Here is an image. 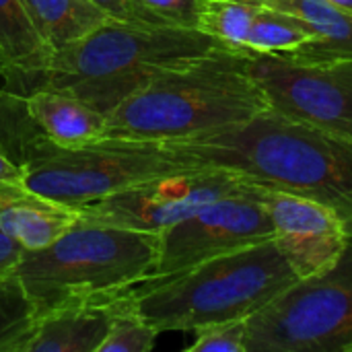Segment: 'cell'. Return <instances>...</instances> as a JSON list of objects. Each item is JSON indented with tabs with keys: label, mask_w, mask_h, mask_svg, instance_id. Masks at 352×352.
<instances>
[{
	"label": "cell",
	"mask_w": 352,
	"mask_h": 352,
	"mask_svg": "<svg viewBox=\"0 0 352 352\" xmlns=\"http://www.w3.org/2000/svg\"><path fill=\"white\" fill-rule=\"evenodd\" d=\"M163 142L182 167L231 169L334 206L352 237V140L266 109L248 122Z\"/></svg>",
	"instance_id": "6da1fadb"
},
{
	"label": "cell",
	"mask_w": 352,
	"mask_h": 352,
	"mask_svg": "<svg viewBox=\"0 0 352 352\" xmlns=\"http://www.w3.org/2000/svg\"><path fill=\"white\" fill-rule=\"evenodd\" d=\"M252 52L221 45L155 76L107 113V134L169 140L248 122L270 109L248 72Z\"/></svg>",
	"instance_id": "7a4b0ae2"
},
{
	"label": "cell",
	"mask_w": 352,
	"mask_h": 352,
	"mask_svg": "<svg viewBox=\"0 0 352 352\" xmlns=\"http://www.w3.org/2000/svg\"><path fill=\"white\" fill-rule=\"evenodd\" d=\"M221 45L225 43L192 27L111 19L76 43L56 50L41 87L72 93L107 116L167 68Z\"/></svg>",
	"instance_id": "3957f363"
},
{
	"label": "cell",
	"mask_w": 352,
	"mask_h": 352,
	"mask_svg": "<svg viewBox=\"0 0 352 352\" xmlns=\"http://www.w3.org/2000/svg\"><path fill=\"white\" fill-rule=\"evenodd\" d=\"M297 280L270 237L182 272L148 278L130 293L138 314L163 334L250 318Z\"/></svg>",
	"instance_id": "277c9868"
},
{
	"label": "cell",
	"mask_w": 352,
	"mask_h": 352,
	"mask_svg": "<svg viewBox=\"0 0 352 352\" xmlns=\"http://www.w3.org/2000/svg\"><path fill=\"white\" fill-rule=\"evenodd\" d=\"M161 235L78 219L41 250L23 252L14 272L35 316L56 307L116 299L153 278Z\"/></svg>",
	"instance_id": "5b68a950"
},
{
	"label": "cell",
	"mask_w": 352,
	"mask_h": 352,
	"mask_svg": "<svg viewBox=\"0 0 352 352\" xmlns=\"http://www.w3.org/2000/svg\"><path fill=\"white\" fill-rule=\"evenodd\" d=\"M23 182L54 200L82 206L184 169L163 140L105 136L82 146H60L43 134L14 132Z\"/></svg>",
	"instance_id": "8992f818"
},
{
	"label": "cell",
	"mask_w": 352,
	"mask_h": 352,
	"mask_svg": "<svg viewBox=\"0 0 352 352\" xmlns=\"http://www.w3.org/2000/svg\"><path fill=\"white\" fill-rule=\"evenodd\" d=\"M352 342V237L326 272L248 318V352H336Z\"/></svg>",
	"instance_id": "52a82bcc"
},
{
	"label": "cell",
	"mask_w": 352,
	"mask_h": 352,
	"mask_svg": "<svg viewBox=\"0 0 352 352\" xmlns=\"http://www.w3.org/2000/svg\"><path fill=\"white\" fill-rule=\"evenodd\" d=\"M258 184L223 167H184L134 188L78 206L80 219L97 225L163 233L225 196L243 194Z\"/></svg>",
	"instance_id": "ba28073f"
},
{
	"label": "cell",
	"mask_w": 352,
	"mask_h": 352,
	"mask_svg": "<svg viewBox=\"0 0 352 352\" xmlns=\"http://www.w3.org/2000/svg\"><path fill=\"white\" fill-rule=\"evenodd\" d=\"M248 72L272 111L352 140V58L295 60L285 54H250Z\"/></svg>",
	"instance_id": "9c48e42d"
},
{
	"label": "cell",
	"mask_w": 352,
	"mask_h": 352,
	"mask_svg": "<svg viewBox=\"0 0 352 352\" xmlns=\"http://www.w3.org/2000/svg\"><path fill=\"white\" fill-rule=\"evenodd\" d=\"M260 188L262 184L250 192L214 200L163 231L155 276L175 274L204 260L270 239L272 223L260 200Z\"/></svg>",
	"instance_id": "30bf717a"
},
{
	"label": "cell",
	"mask_w": 352,
	"mask_h": 352,
	"mask_svg": "<svg viewBox=\"0 0 352 352\" xmlns=\"http://www.w3.org/2000/svg\"><path fill=\"white\" fill-rule=\"evenodd\" d=\"M260 200L272 223V241L299 280L318 276L340 260L351 235L334 206L266 186L260 188Z\"/></svg>",
	"instance_id": "8fae6325"
},
{
	"label": "cell",
	"mask_w": 352,
	"mask_h": 352,
	"mask_svg": "<svg viewBox=\"0 0 352 352\" xmlns=\"http://www.w3.org/2000/svg\"><path fill=\"white\" fill-rule=\"evenodd\" d=\"M78 219V206L43 196L25 182H0V229L25 252L47 248Z\"/></svg>",
	"instance_id": "7c38bea8"
},
{
	"label": "cell",
	"mask_w": 352,
	"mask_h": 352,
	"mask_svg": "<svg viewBox=\"0 0 352 352\" xmlns=\"http://www.w3.org/2000/svg\"><path fill=\"white\" fill-rule=\"evenodd\" d=\"M116 299L72 303L35 316L19 352H99Z\"/></svg>",
	"instance_id": "4fadbf2b"
},
{
	"label": "cell",
	"mask_w": 352,
	"mask_h": 352,
	"mask_svg": "<svg viewBox=\"0 0 352 352\" xmlns=\"http://www.w3.org/2000/svg\"><path fill=\"white\" fill-rule=\"evenodd\" d=\"M29 124L60 146H82L105 138L107 116L80 97L41 87L23 97Z\"/></svg>",
	"instance_id": "5bb4252c"
},
{
	"label": "cell",
	"mask_w": 352,
	"mask_h": 352,
	"mask_svg": "<svg viewBox=\"0 0 352 352\" xmlns=\"http://www.w3.org/2000/svg\"><path fill=\"white\" fill-rule=\"evenodd\" d=\"M0 47L10 68V85L4 91L25 97L43 85L54 52L35 29L23 0H0Z\"/></svg>",
	"instance_id": "9a60e30c"
},
{
	"label": "cell",
	"mask_w": 352,
	"mask_h": 352,
	"mask_svg": "<svg viewBox=\"0 0 352 352\" xmlns=\"http://www.w3.org/2000/svg\"><path fill=\"white\" fill-rule=\"evenodd\" d=\"M264 4L295 14L314 31V39L291 56L295 60L352 58V12L330 0H264Z\"/></svg>",
	"instance_id": "2e32d148"
},
{
	"label": "cell",
	"mask_w": 352,
	"mask_h": 352,
	"mask_svg": "<svg viewBox=\"0 0 352 352\" xmlns=\"http://www.w3.org/2000/svg\"><path fill=\"white\" fill-rule=\"evenodd\" d=\"M25 8L52 52L87 37L113 16L93 0H23Z\"/></svg>",
	"instance_id": "e0dca14e"
},
{
	"label": "cell",
	"mask_w": 352,
	"mask_h": 352,
	"mask_svg": "<svg viewBox=\"0 0 352 352\" xmlns=\"http://www.w3.org/2000/svg\"><path fill=\"white\" fill-rule=\"evenodd\" d=\"M260 6L262 0H200L198 29L229 47L245 50Z\"/></svg>",
	"instance_id": "ac0fdd59"
},
{
	"label": "cell",
	"mask_w": 352,
	"mask_h": 352,
	"mask_svg": "<svg viewBox=\"0 0 352 352\" xmlns=\"http://www.w3.org/2000/svg\"><path fill=\"white\" fill-rule=\"evenodd\" d=\"M314 31L295 14L283 12L262 2L252 25L245 50L252 54H289L309 43Z\"/></svg>",
	"instance_id": "d6986e66"
},
{
	"label": "cell",
	"mask_w": 352,
	"mask_h": 352,
	"mask_svg": "<svg viewBox=\"0 0 352 352\" xmlns=\"http://www.w3.org/2000/svg\"><path fill=\"white\" fill-rule=\"evenodd\" d=\"M159 338L155 330L136 309L132 293H124L113 301L111 322L99 352H148Z\"/></svg>",
	"instance_id": "ffe728a7"
},
{
	"label": "cell",
	"mask_w": 352,
	"mask_h": 352,
	"mask_svg": "<svg viewBox=\"0 0 352 352\" xmlns=\"http://www.w3.org/2000/svg\"><path fill=\"white\" fill-rule=\"evenodd\" d=\"M35 309L16 272L0 276V352H19L31 326Z\"/></svg>",
	"instance_id": "44dd1931"
},
{
	"label": "cell",
	"mask_w": 352,
	"mask_h": 352,
	"mask_svg": "<svg viewBox=\"0 0 352 352\" xmlns=\"http://www.w3.org/2000/svg\"><path fill=\"white\" fill-rule=\"evenodd\" d=\"M188 352H248V318L204 324L196 330Z\"/></svg>",
	"instance_id": "7402d4cb"
},
{
	"label": "cell",
	"mask_w": 352,
	"mask_h": 352,
	"mask_svg": "<svg viewBox=\"0 0 352 352\" xmlns=\"http://www.w3.org/2000/svg\"><path fill=\"white\" fill-rule=\"evenodd\" d=\"M140 4L167 25L198 29L200 0H140Z\"/></svg>",
	"instance_id": "603a6c76"
},
{
	"label": "cell",
	"mask_w": 352,
	"mask_h": 352,
	"mask_svg": "<svg viewBox=\"0 0 352 352\" xmlns=\"http://www.w3.org/2000/svg\"><path fill=\"white\" fill-rule=\"evenodd\" d=\"M101 8H105L113 19L128 21V23H142V25H167L157 14L140 4V0H93Z\"/></svg>",
	"instance_id": "cb8c5ba5"
},
{
	"label": "cell",
	"mask_w": 352,
	"mask_h": 352,
	"mask_svg": "<svg viewBox=\"0 0 352 352\" xmlns=\"http://www.w3.org/2000/svg\"><path fill=\"white\" fill-rule=\"evenodd\" d=\"M23 248L12 241L2 229H0V276L2 274H8V272H14L16 264L21 262L23 258Z\"/></svg>",
	"instance_id": "d4e9b609"
},
{
	"label": "cell",
	"mask_w": 352,
	"mask_h": 352,
	"mask_svg": "<svg viewBox=\"0 0 352 352\" xmlns=\"http://www.w3.org/2000/svg\"><path fill=\"white\" fill-rule=\"evenodd\" d=\"M0 182H23L21 163L10 159V153L0 146Z\"/></svg>",
	"instance_id": "484cf974"
},
{
	"label": "cell",
	"mask_w": 352,
	"mask_h": 352,
	"mask_svg": "<svg viewBox=\"0 0 352 352\" xmlns=\"http://www.w3.org/2000/svg\"><path fill=\"white\" fill-rule=\"evenodd\" d=\"M23 97H16V95H10L8 91H4V87L0 89V122L6 120L10 116V111L19 105Z\"/></svg>",
	"instance_id": "4316f807"
},
{
	"label": "cell",
	"mask_w": 352,
	"mask_h": 352,
	"mask_svg": "<svg viewBox=\"0 0 352 352\" xmlns=\"http://www.w3.org/2000/svg\"><path fill=\"white\" fill-rule=\"evenodd\" d=\"M0 78L4 80V89H6L10 85V68L6 64V58L2 54V47H0Z\"/></svg>",
	"instance_id": "83f0119b"
},
{
	"label": "cell",
	"mask_w": 352,
	"mask_h": 352,
	"mask_svg": "<svg viewBox=\"0 0 352 352\" xmlns=\"http://www.w3.org/2000/svg\"><path fill=\"white\" fill-rule=\"evenodd\" d=\"M330 2H334V4H338V6H342V8L352 12V0H330Z\"/></svg>",
	"instance_id": "f1b7e54d"
},
{
	"label": "cell",
	"mask_w": 352,
	"mask_h": 352,
	"mask_svg": "<svg viewBox=\"0 0 352 352\" xmlns=\"http://www.w3.org/2000/svg\"><path fill=\"white\" fill-rule=\"evenodd\" d=\"M342 352H352V342H349V344H346V346L342 349Z\"/></svg>",
	"instance_id": "f546056e"
},
{
	"label": "cell",
	"mask_w": 352,
	"mask_h": 352,
	"mask_svg": "<svg viewBox=\"0 0 352 352\" xmlns=\"http://www.w3.org/2000/svg\"><path fill=\"white\" fill-rule=\"evenodd\" d=\"M262 2H264V0H262Z\"/></svg>",
	"instance_id": "4dcf8cb0"
}]
</instances>
